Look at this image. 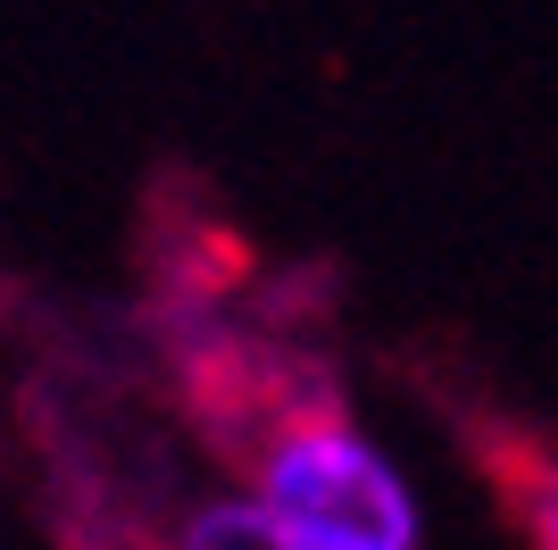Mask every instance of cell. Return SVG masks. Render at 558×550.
I'll return each instance as SVG.
<instances>
[{
    "mask_svg": "<svg viewBox=\"0 0 558 550\" xmlns=\"http://www.w3.org/2000/svg\"><path fill=\"white\" fill-rule=\"evenodd\" d=\"M492 476H500V501H509L525 550H558V442H500L492 451Z\"/></svg>",
    "mask_w": 558,
    "mask_h": 550,
    "instance_id": "cell-2",
    "label": "cell"
},
{
    "mask_svg": "<svg viewBox=\"0 0 558 550\" xmlns=\"http://www.w3.org/2000/svg\"><path fill=\"white\" fill-rule=\"evenodd\" d=\"M175 550H308V542L283 534L258 501H201L175 526Z\"/></svg>",
    "mask_w": 558,
    "mask_h": 550,
    "instance_id": "cell-3",
    "label": "cell"
},
{
    "mask_svg": "<svg viewBox=\"0 0 558 550\" xmlns=\"http://www.w3.org/2000/svg\"><path fill=\"white\" fill-rule=\"evenodd\" d=\"M251 501L308 550H417L425 517L392 458L342 417V400L283 417L251 442Z\"/></svg>",
    "mask_w": 558,
    "mask_h": 550,
    "instance_id": "cell-1",
    "label": "cell"
}]
</instances>
